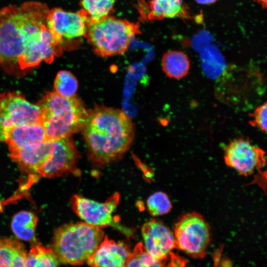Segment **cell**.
<instances>
[{
    "label": "cell",
    "mask_w": 267,
    "mask_h": 267,
    "mask_svg": "<svg viewBox=\"0 0 267 267\" xmlns=\"http://www.w3.org/2000/svg\"><path fill=\"white\" fill-rule=\"evenodd\" d=\"M82 130L90 159L99 164L120 158L134 134L133 123L124 112L102 106L88 112Z\"/></svg>",
    "instance_id": "obj_1"
},
{
    "label": "cell",
    "mask_w": 267,
    "mask_h": 267,
    "mask_svg": "<svg viewBox=\"0 0 267 267\" xmlns=\"http://www.w3.org/2000/svg\"><path fill=\"white\" fill-rule=\"evenodd\" d=\"M38 105L48 140L70 137L82 130L88 113L80 99L55 91L47 92Z\"/></svg>",
    "instance_id": "obj_2"
},
{
    "label": "cell",
    "mask_w": 267,
    "mask_h": 267,
    "mask_svg": "<svg viewBox=\"0 0 267 267\" xmlns=\"http://www.w3.org/2000/svg\"><path fill=\"white\" fill-rule=\"evenodd\" d=\"M104 236L100 227L85 222L66 224L55 230L51 247L59 263L79 266L92 257Z\"/></svg>",
    "instance_id": "obj_3"
},
{
    "label": "cell",
    "mask_w": 267,
    "mask_h": 267,
    "mask_svg": "<svg viewBox=\"0 0 267 267\" xmlns=\"http://www.w3.org/2000/svg\"><path fill=\"white\" fill-rule=\"evenodd\" d=\"M138 23L110 16L89 20L85 35L94 52L102 57L122 54L140 34Z\"/></svg>",
    "instance_id": "obj_4"
},
{
    "label": "cell",
    "mask_w": 267,
    "mask_h": 267,
    "mask_svg": "<svg viewBox=\"0 0 267 267\" xmlns=\"http://www.w3.org/2000/svg\"><path fill=\"white\" fill-rule=\"evenodd\" d=\"M174 235L177 248L193 257L205 256L210 232L208 223L200 214L190 212L181 216L175 226Z\"/></svg>",
    "instance_id": "obj_5"
},
{
    "label": "cell",
    "mask_w": 267,
    "mask_h": 267,
    "mask_svg": "<svg viewBox=\"0 0 267 267\" xmlns=\"http://www.w3.org/2000/svg\"><path fill=\"white\" fill-rule=\"evenodd\" d=\"M23 26L21 5L0 10V63H18L23 50Z\"/></svg>",
    "instance_id": "obj_6"
},
{
    "label": "cell",
    "mask_w": 267,
    "mask_h": 267,
    "mask_svg": "<svg viewBox=\"0 0 267 267\" xmlns=\"http://www.w3.org/2000/svg\"><path fill=\"white\" fill-rule=\"evenodd\" d=\"M40 121L41 111L38 105L29 102L17 92L0 94V136L11 128L40 123Z\"/></svg>",
    "instance_id": "obj_7"
},
{
    "label": "cell",
    "mask_w": 267,
    "mask_h": 267,
    "mask_svg": "<svg viewBox=\"0 0 267 267\" xmlns=\"http://www.w3.org/2000/svg\"><path fill=\"white\" fill-rule=\"evenodd\" d=\"M89 20L82 9L74 12L53 8L48 11L47 25L54 39L63 48L65 42L85 36Z\"/></svg>",
    "instance_id": "obj_8"
},
{
    "label": "cell",
    "mask_w": 267,
    "mask_h": 267,
    "mask_svg": "<svg viewBox=\"0 0 267 267\" xmlns=\"http://www.w3.org/2000/svg\"><path fill=\"white\" fill-rule=\"evenodd\" d=\"M120 201V194L115 193L105 202L100 203L79 195L71 198V206L74 212L85 222L100 227L120 226L114 220L113 213Z\"/></svg>",
    "instance_id": "obj_9"
},
{
    "label": "cell",
    "mask_w": 267,
    "mask_h": 267,
    "mask_svg": "<svg viewBox=\"0 0 267 267\" xmlns=\"http://www.w3.org/2000/svg\"><path fill=\"white\" fill-rule=\"evenodd\" d=\"M224 159L228 166L244 176L263 168L266 162L265 151L243 138L234 139L225 147Z\"/></svg>",
    "instance_id": "obj_10"
},
{
    "label": "cell",
    "mask_w": 267,
    "mask_h": 267,
    "mask_svg": "<svg viewBox=\"0 0 267 267\" xmlns=\"http://www.w3.org/2000/svg\"><path fill=\"white\" fill-rule=\"evenodd\" d=\"M52 141V150L49 158L36 171L44 178H54L71 173L75 169L78 158L70 137Z\"/></svg>",
    "instance_id": "obj_11"
},
{
    "label": "cell",
    "mask_w": 267,
    "mask_h": 267,
    "mask_svg": "<svg viewBox=\"0 0 267 267\" xmlns=\"http://www.w3.org/2000/svg\"><path fill=\"white\" fill-rule=\"evenodd\" d=\"M144 248L158 260H165L172 251L176 248L174 234L162 222L152 220L141 228Z\"/></svg>",
    "instance_id": "obj_12"
},
{
    "label": "cell",
    "mask_w": 267,
    "mask_h": 267,
    "mask_svg": "<svg viewBox=\"0 0 267 267\" xmlns=\"http://www.w3.org/2000/svg\"><path fill=\"white\" fill-rule=\"evenodd\" d=\"M46 140L45 130L40 123L14 127L0 136V141L6 142L9 151L34 146Z\"/></svg>",
    "instance_id": "obj_13"
},
{
    "label": "cell",
    "mask_w": 267,
    "mask_h": 267,
    "mask_svg": "<svg viewBox=\"0 0 267 267\" xmlns=\"http://www.w3.org/2000/svg\"><path fill=\"white\" fill-rule=\"evenodd\" d=\"M131 253L124 244L105 236L87 263L90 267H125Z\"/></svg>",
    "instance_id": "obj_14"
},
{
    "label": "cell",
    "mask_w": 267,
    "mask_h": 267,
    "mask_svg": "<svg viewBox=\"0 0 267 267\" xmlns=\"http://www.w3.org/2000/svg\"><path fill=\"white\" fill-rule=\"evenodd\" d=\"M52 147V141L46 140L34 146L10 151V157L22 171L36 173L49 158Z\"/></svg>",
    "instance_id": "obj_15"
},
{
    "label": "cell",
    "mask_w": 267,
    "mask_h": 267,
    "mask_svg": "<svg viewBox=\"0 0 267 267\" xmlns=\"http://www.w3.org/2000/svg\"><path fill=\"white\" fill-rule=\"evenodd\" d=\"M145 13L149 20L176 17L190 18V12L184 0H150Z\"/></svg>",
    "instance_id": "obj_16"
},
{
    "label": "cell",
    "mask_w": 267,
    "mask_h": 267,
    "mask_svg": "<svg viewBox=\"0 0 267 267\" xmlns=\"http://www.w3.org/2000/svg\"><path fill=\"white\" fill-rule=\"evenodd\" d=\"M27 254L21 242L10 237H0V267H25Z\"/></svg>",
    "instance_id": "obj_17"
},
{
    "label": "cell",
    "mask_w": 267,
    "mask_h": 267,
    "mask_svg": "<svg viewBox=\"0 0 267 267\" xmlns=\"http://www.w3.org/2000/svg\"><path fill=\"white\" fill-rule=\"evenodd\" d=\"M162 66L164 72L169 77L180 79L188 74L190 63L188 57L183 52L170 50L164 54Z\"/></svg>",
    "instance_id": "obj_18"
},
{
    "label": "cell",
    "mask_w": 267,
    "mask_h": 267,
    "mask_svg": "<svg viewBox=\"0 0 267 267\" xmlns=\"http://www.w3.org/2000/svg\"><path fill=\"white\" fill-rule=\"evenodd\" d=\"M38 218L33 213L21 211L12 219L11 227L14 235L26 241H35L36 228Z\"/></svg>",
    "instance_id": "obj_19"
},
{
    "label": "cell",
    "mask_w": 267,
    "mask_h": 267,
    "mask_svg": "<svg viewBox=\"0 0 267 267\" xmlns=\"http://www.w3.org/2000/svg\"><path fill=\"white\" fill-rule=\"evenodd\" d=\"M59 263L51 247L35 243L27 252L25 267H58Z\"/></svg>",
    "instance_id": "obj_20"
},
{
    "label": "cell",
    "mask_w": 267,
    "mask_h": 267,
    "mask_svg": "<svg viewBox=\"0 0 267 267\" xmlns=\"http://www.w3.org/2000/svg\"><path fill=\"white\" fill-rule=\"evenodd\" d=\"M164 261L157 260L149 254L139 242L130 253L125 267H165Z\"/></svg>",
    "instance_id": "obj_21"
},
{
    "label": "cell",
    "mask_w": 267,
    "mask_h": 267,
    "mask_svg": "<svg viewBox=\"0 0 267 267\" xmlns=\"http://www.w3.org/2000/svg\"><path fill=\"white\" fill-rule=\"evenodd\" d=\"M116 0H82L81 5L89 20H96L109 15Z\"/></svg>",
    "instance_id": "obj_22"
},
{
    "label": "cell",
    "mask_w": 267,
    "mask_h": 267,
    "mask_svg": "<svg viewBox=\"0 0 267 267\" xmlns=\"http://www.w3.org/2000/svg\"><path fill=\"white\" fill-rule=\"evenodd\" d=\"M55 92L59 95L71 97L74 96L78 89V83L75 77L69 71H59L54 83Z\"/></svg>",
    "instance_id": "obj_23"
},
{
    "label": "cell",
    "mask_w": 267,
    "mask_h": 267,
    "mask_svg": "<svg viewBox=\"0 0 267 267\" xmlns=\"http://www.w3.org/2000/svg\"><path fill=\"white\" fill-rule=\"evenodd\" d=\"M147 206L150 214L158 216L168 213L172 209V204L168 196L163 192H156L147 200Z\"/></svg>",
    "instance_id": "obj_24"
},
{
    "label": "cell",
    "mask_w": 267,
    "mask_h": 267,
    "mask_svg": "<svg viewBox=\"0 0 267 267\" xmlns=\"http://www.w3.org/2000/svg\"><path fill=\"white\" fill-rule=\"evenodd\" d=\"M267 102L257 107L250 115L249 124L257 127L263 132L267 131Z\"/></svg>",
    "instance_id": "obj_25"
},
{
    "label": "cell",
    "mask_w": 267,
    "mask_h": 267,
    "mask_svg": "<svg viewBox=\"0 0 267 267\" xmlns=\"http://www.w3.org/2000/svg\"><path fill=\"white\" fill-rule=\"evenodd\" d=\"M197 3L200 4H211L216 2L217 0H194Z\"/></svg>",
    "instance_id": "obj_26"
},
{
    "label": "cell",
    "mask_w": 267,
    "mask_h": 267,
    "mask_svg": "<svg viewBox=\"0 0 267 267\" xmlns=\"http://www.w3.org/2000/svg\"><path fill=\"white\" fill-rule=\"evenodd\" d=\"M255 2L259 4L263 8H267V0H254Z\"/></svg>",
    "instance_id": "obj_27"
}]
</instances>
